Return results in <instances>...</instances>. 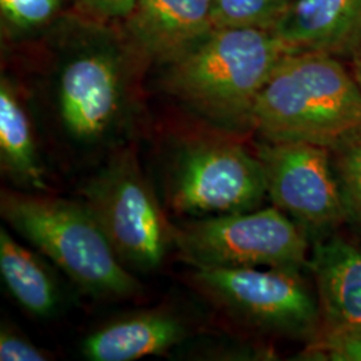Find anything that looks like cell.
<instances>
[{"label":"cell","mask_w":361,"mask_h":361,"mask_svg":"<svg viewBox=\"0 0 361 361\" xmlns=\"http://www.w3.org/2000/svg\"><path fill=\"white\" fill-rule=\"evenodd\" d=\"M249 129L262 141L332 150L361 133V87L337 56L286 52L258 94Z\"/></svg>","instance_id":"6da1fadb"},{"label":"cell","mask_w":361,"mask_h":361,"mask_svg":"<svg viewBox=\"0 0 361 361\" xmlns=\"http://www.w3.org/2000/svg\"><path fill=\"white\" fill-rule=\"evenodd\" d=\"M289 50L271 30L221 27L166 65L168 94L221 129H249L259 91Z\"/></svg>","instance_id":"7a4b0ae2"},{"label":"cell","mask_w":361,"mask_h":361,"mask_svg":"<svg viewBox=\"0 0 361 361\" xmlns=\"http://www.w3.org/2000/svg\"><path fill=\"white\" fill-rule=\"evenodd\" d=\"M0 214L87 296L126 300L142 293V285L121 262L82 201L3 189Z\"/></svg>","instance_id":"3957f363"},{"label":"cell","mask_w":361,"mask_h":361,"mask_svg":"<svg viewBox=\"0 0 361 361\" xmlns=\"http://www.w3.org/2000/svg\"><path fill=\"white\" fill-rule=\"evenodd\" d=\"M82 194V202L129 271H154L176 249V225L143 174L134 146L116 147Z\"/></svg>","instance_id":"277c9868"},{"label":"cell","mask_w":361,"mask_h":361,"mask_svg":"<svg viewBox=\"0 0 361 361\" xmlns=\"http://www.w3.org/2000/svg\"><path fill=\"white\" fill-rule=\"evenodd\" d=\"M174 244L193 268L310 267L307 232L276 207L192 219L176 225Z\"/></svg>","instance_id":"5b68a950"},{"label":"cell","mask_w":361,"mask_h":361,"mask_svg":"<svg viewBox=\"0 0 361 361\" xmlns=\"http://www.w3.org/2000/svg\"><path fill=\"white\" fill-rule=\"evenodd\" d=\"M267 194L257 155L222 135L180 143L165 171L170 210L193 219L257 209Z\"/></svg>","instance_id":"8992f818"},{"label":"cell","mask_w":361,"mask_h":361,"mask_svg":"<svg viewBox=\"0 0 361 361\" xmlns=\"http://www.w3.org/2000/svg\"><path fill=\"white\" fill-rule=\"evenodd\" d=\"M190 283L217 310L265 332L312 337L322 324L319 298L301 271L193 268Z\"/></svg>","instance_id":"52a82bcc"},{"label":"cell","mask_w":361,"mask_h":361,"mask_svg":"<svg viewBox=\"0 0 361 361\" xmlns=\"http://www.w3.org/2000/svg\"><path fill=\"white\" fill-rule=\"evenodd\" d=\"M255 154L271 202L305 232H324L348 219L329 149L308 142L262 141Z\"/></svg>","instance_id":"ba28073f"},{"label":"cell","mask_w":361,"mask_h":361,"mask_svg":"<svg viewBox=\"0 0 361 361\" xmlns=\"http://www.w3.org/2000/svg\"><path fill=\"white\" fill-rule=\"evenodd\" d=\"M56 99L61 125L75 146L90 152L114 146L126 126L123 62L107 50L75 55L61 71Z\"/></svg>","instance_id":"9c48e42d"},{"label":"cell","mask_w":361,"mask_h":361,"mask_svg":"<svg viewBox=\"0 0 361 361\" xmlns=\"http://www.w3.org/2000/svg\"><path fill=\"white\" fill-rule=\"evenodd\" d=\"M214 0H137L125 19L133 51L168 65L214 30Z\"/></svg>","instance_id":"30bf717a"},{"label":"cell","mask_w":361,"mask_h":361,"mask_svg":"<svg viewBox=\"0 0 361 361\" xmlns=\"http://www.w3.org/2000/svg\"><path fill=\"white\" fill-rule=\"evenodd\" d=\"M271 31L289 51L352 58L361 44V0H293Z\"/></svg>","instance_id":"8fae6325"},{"label":"cell","mask_w":361,"mask_h":361,"mask_svg":"<svg viewBox=\"0 0 361 361\" xmlns=\"http://www.w3.org/2000/svg\"><path fill=\"white\" fill-rule=\"evenodd\" d=\"M190 336L189 324L166 308L141 310L94 329L80 352L90 361H133L165 355Z\"/></svg>","instance_id":"7c38bea8"},{"label":"cell","mask_w":361,"mask_h":361,"mask_svg":"<svg viewBox=\"0 0 361 361\" xmlns=\"http://www.w3.org/2000/svg\"><path fill=\"white\" fill-rule=\"evenodd\" d=\"M313 273L323 326H361V246L336 237L314 246Z\"/></svg>","instance_id":"4fadbf2b"},{"label":"cell","mask_w":361,"mask_h":361,"mask_svg":"<svg viewBox=\"0 0 361 361\" xmlns=\"http://www.w3.org/2000/svg\"><path fill=\"white\" fill-rule=\"evenodd\" d=\"M38 250L0 229V274L15 302L32 317L50 319L62 307L63 293L56 271Z\"/></svg>","instance_id":"5bb4252c"},{"label":"cell","mask_w":361,"mask_h":361,"mask_svg":"<svg viewBox=\"0 0 361 361\" xmlns=\"http://www.w3.org/2000/svg\"><path fill=\"white\" fill-rule=\"evenodd\" d=\"M0 169L20 190L49 192L31 118L15 83L6 77L0 82Z\"/></svg>","instance_id":"9a60e30c"},{"label":"cell","mask_w":361,"mask_h":361,"mask_svg":"<svg viewBox=\"0 0 361 361\" xmlns=\"http://www.w3.org/2000/svg\"><path fill=\"white\" fill-rule=\"evenodd\" d=\"M293 0H214V28L256 27L273 30Z\"/></svg>","instance_id":"2e32d148"},{"label":"cell","mask_w":361,"mask_h":361,"mask_svg":"<svg viewBox=\"0 0 361 361\" xmlns=\"http://www.w3.org/2000/svg\"><path fill=\"white\" fill-rule=\"evenodd\" d=\"M348 219L361 224V133L331 150Z\"/></svg>","instance_id":"e0dca14e"},{"label":"cell","mask_w":361,"mask_h":361,"mask_svg":"<svg viewBox=\"0 0 361 361\" xmlns=\"http://www.w3.org/2000/svg\"><path fill=\"white\" fill-rule=\"evenodd\" d=\"M307 360L361 361V326H323L302 352Z\"/></svg>","instance_id":"ac0fdd59"},{"label":"cell","mask_w":361,"mask_h":361,"mask_svg":"<svg viewBox=\"0 0 361 361\" xmlns=\"http://www.w3.org/2000/svg\"><path fill=\"white\" fill-rule=\"evenodd\" d=\"M59 7L61 0H0L3 19L19 30H32L49 23Z\"/></svg>","instance_id":"d6986e66"},{"label":"cell","mask_w":361,"mask_h":361,"mask_svg":"<svg viewBox=\"0 0 361 361\" xmlns=\"http://www.w3.org/2000/svg\"><path fill=\"white\" fill-rule=\"evenodd\" d=\"M50 353L39 348L25 334L10 324H3L0 329V360L47 361Z\"/></svg>","instance_id":"ffe728a7"},{"label":"cell","mask_w":361,"mask_h":361,"mask_svg":"<svg viewBox=\"0 0 361 361\" xmlns=\"http://www.w3.org/2000/svg\"><path fill=\"white\" fill-rule=\"evenodd\" d=\"M78 10L94 20H125L137 0H73Z\"/></svg>","instance_id":"44dd1931"},{"label":"cell","mask_w":361,"mask_h":361,"mask_svg":"<svg viewBox=\"0 0 361 361\" xmlns=\"http://www.w3.org/2000/svg\"><path fill=\"white\" fill-rule=\"evenodd\" d=\"M352 74H353V77L355 79L357 80V83H359V86L361 87V44L360 47L357 49V51L353 54V56H352Z\"/></svg>","instance_id":"7402d4cb"}]
</instances>
